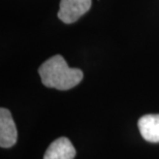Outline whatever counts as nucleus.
Here are the masks:
<instances>
[{"label": "nucleus", "instance_id": "nucleus-5", "mask_svg": "<svg viewBox=\"0 0 159 159\" xmlns=\"http://www.w3.org/2000/svg\"><path fill=\"white\" fill-rule=\"evenodd\" d=\"M138 127L144 139L149 143H159V114H148L141 117Z\"/></svg>", "mask_w": 159, "mask_h": 159}, {"label": "nucleus", "instance_id": "nucleus-3", "mask_svg": "<svg viewBox=\"0 0 159 159\" xmlns=\"http://www.w3.org/2000/svg\"><path fill=\"white\" fill-rule=\"evenodd\" d=\"M18 131L11 112L7 109H0V147L11 148L17 143Z\"/></svg>", "mask_w": 159, "mask_h": 159}, {"label": "nucleus", "instance_id": "nucleus-4", "mask_svg": "<svg viewBox=\"0 0 159 159\" xmlns=\"http://www.w3.org/2000/svg\"><path fill=\"white\" fill-rule=\"evenodd\" d=\"M77 151L67 138L55 139L47 149L43 159H74Z\"/></svg>", "mask_w": 159, "mask_h": 159}, {"label": "nucleus", "instance_id": "nucleus-2", "mask_svg": "<svg viewBox=\"0 0 159 159\" xmlns=\"http://www.w3.org/2000/svg\"><path fill=\"white\" fill-rule=\"evenodd\" d=\"M92 0H61L58 18L65 24L78 21L91 7Z\"/></svg>", "mask_w": 159, "mask_h": 159}, {"label": "nucleus", "instance_id": "nucleus-1", "mask_svg": "<svg viewBox=\"0 0 159 159\" xmlns=\"http://www.w3.org/2000/svg\"><path fill=\"white\" fill-rule=\"evenodd\" d=\"M41 83L48 88L69 90L79 85L84 74L79 68H70L61 55H55L39 66Z\"/></svg>", "mask_w": 159, "mask_h": 159}]
</instances>
